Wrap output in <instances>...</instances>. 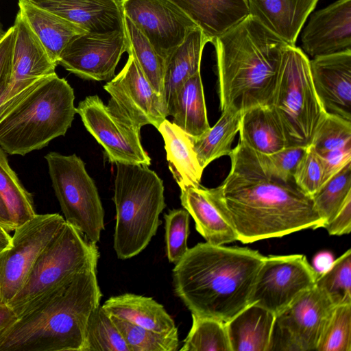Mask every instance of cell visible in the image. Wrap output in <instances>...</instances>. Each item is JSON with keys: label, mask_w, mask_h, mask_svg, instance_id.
<instances>
[{"label": "cell", "mask_w": 351, "mask_h": 351, "mask_svg": "<svg viewBox=\"0 0 351 351\" xmlns=\"http://www.w3.org/2000/svg\"><path fill=\"white\" fill-rule=\"evenodd\" d=\"M199 27L209 42L250 15L247 0H169Z\"/></svg>", "instance_id": "22"}, {"label": "cell", "mask_w": 351, "mask_h": 351, "mask_svg": "<svg viewBox=\"0 0 351 351\" xmlns=\"http://www.w3.org/2000/svg\"><path fill=\"white\" fill-rule=\"evenodd\" d=\"M348 144H351V121L326 112L309 146L317 154H322Z\"/></svg>", "instance_id": "40"}, {"label": "cell", "mask_w": 351, "mask_h": 351, "mask_svg": "<svg viewBox=\"0 0 351 351\" xmlns=\"http://www.w3.org/2000/svg\"><path fill=\"white\" fill-rule=\"evenodd\" d=\"M315 286L335 306L351 304V250L334 261L331 267L317 276Z\"/></svg>", "instance_id": "37"}, {"label": "cell", "mask_w": 351, "mask_h": 351, "mask_svg": "<svg viewBox=\"0 0 351 351\" xmlns=\"http://www.w3.org/2000/svg\"><path fill=\"white\" fill-rule=\"evenodd\" d=\"M264 257L247 247L197 243L175 265V293L191 314L226 322L250 303Z\"/></svg>", "instance_id": "2"}, {"label": "cell", "mask_w": 351, "mask_h": 351, "mask_svg": "<svg viewBox=\"0 0 351 351\" xmlns=\"http://www.w3.org/2000/svg\"><path fill=\"white\" fill-rule=\"evenodd\" d=\"M270 106L287 147H308L326 112L313 86L310 60L296 46L284 51Z\"/></svg>", "instance_id": "8"}, {"label": "cell", "mask_w": 351, "mask_h": 351, "mask_svg": "<svg viewBox=\"0 0 351 351\" xmlns=\"http://www.w3.org/2000/svg\"><path fill=\"white\" fill-rule=\"evenodd\" d=\"M180 200L207 243L225 245L237 241V234L209 198L206 188L199 185L181 189Z\"/></svg>", "instance_id": "28"}, {"label": "cell", "mask_w": 351, "mask_h": 351, "mask_svg": "<svg viewBox=\"0 0 351 351\" xmlns=\"http://www.w3.org/2000/svg\"><path fill=\"white\" fill-rule=\"evenodd\" d=\"M192 315V326L181 351H231L224 322Z\"/></svg>", "instance_id": "34"}, {"label": "cell", "mask_w": 351, "mask_h": 351, "mask_svg": "<svg viewBox=\"0 0 351 351\" xmlns=\"http://www.w3.org/2000/svg\"><path fill=\"white\" fill-rule=\"evenodd\" d=\"M64 218L36 215L14 229L11 245L0 252V304H8L26 281L38 256L58 232Z\"/></svg>", "instance_id": "10"}, {"label": "cell", "mask_w": 351, "mask_h": 351, "mask_svg": "<svg viewBox=\"0 0 351 351\" xmlns=\"http://www.w3.org/2000/svg\"><path fill=\"white\" fill-rule=\"evenodd\" d=\"M130 351L110 315L101 307L93 314L87 330L85 351Z\"/></svg>", "instance_id": "38"}, {"label": "cell", "mask_w": 351, "mask_h": 351, "mask_svg": "<svg viewBox=\"0 0 351 351\" xmlns=\"http://www.w3.org/2000/svg\"><path fill=\"white\" fill-rule=\"evenodd\" d=\"M97 243L65 222L38 256L25 282L8 303L17 317L72 279L77 274L97 268Z\"/></svg>", "instance_id": "7"}, {"label": "cell", "mask_w": 351, "mask_h": 351, "mask_svg": "<svg viewBox=\"0 0 351 351\" xmlns=\"http://www.w3.org/2000/svg\"><path fill=\"white\" fill-rule=\"evenodd\" d=\"M127 48L125 29L85 32L66 45L58 64L82 79L106 81L114 77L116 67Z\"/></svg>", "instance_id": "15"}, {"label": "cell", "mask_w": 351, "mask_h": 351, "mask_svg": "<svg viewBox=\"0 0 351 351\" xmlns=\"http://www.w3.org/2000/svg\"><path fill=\"white\" fill-rule=\"evenodd\" d=\"M208 42L202 31L196 27L165 60L163 99L167 117L184 82L200 71L203 49Z\"/></svg>", "instance_id": "24"}, {"label": "cell", "mask_w": 351, "mask_h": 351, "mask_svg": "<svg viewBox=\"0 0 351 351\" xmlns=\"http://www.w3.org/2000/svg\"><path fill=\"white\" fill-rule=\"evenodd\" d=\"M350 196L351 162L328 180L312 196L314 206L324 221V226L337 215Z\"/></svg>", "instance_id": "35"}, {"label": "cell", "mask_w": 351, "mask_h": 351, "mask_svg": "<svg viewBox=\"0 0 351 351\" xmlns=\"http://www.w3.org/2000/svg\"><path fill=\"white\" fill-rule=\"evenodd\" d=\"M123 12L166 60L197 27L169 0H121Z\"/></svg>", "instance_id": "16"}, {"label": "cell", "mask_w": 351, "mask_h": 351, "mask_svg": "<svg viewBox=\"0 0 351 351\" xmlns=\"http://www.w3.org/2000/svg\"><path fill=\"white\" fill-rule=\"evenodd\" d=\"M158 130L165 142L169 169L180 189L199 186L204 169L198 162L191 136L167 119Z\"/></svg>", "instance_id": "27"}, {"label": "cell", "mask_w": 351, "mask_h": 351, "mask_svg": "<svg viewBox=\"0 0 351 351\" xmlns=\"http://www.w3.org/2000/svg\"><path fill=\"white\" fill-rule=\"evenodd\" d=\"M169 116L175 125L192 137L210 128L200 71L189 77L180 89Z\"/></svg>", "instance_id": "30"}, {"label": "cell", "mask_w": 351, "mask_h": 351, "mask_svg": "<svg viewBox=\"0 0 351 351\" xmlns=\"http://www.w3.org/2000/svg\"><path fill=\"white\" fill-rule=\"evenodd\" d=\"M110 317L130 351H176L178 349V333H160Z\"/></svg>", "instance_id": "36"}, {"label": "cell", "mask_w": 351, "mask_h": 351, "mask_svg": "<svg viewBox=\"0 0 351 351\" xmlns=\"http://www.w3.org/2000/svg\"><path fill=\"white\" fill-rule=\"evenodd\" d=\"M15 38L14 25L5 32L0 41V97L10 85L12 70V55Z\"/></svg>", "instance_id": "44"}, {"label": "cell", "mask_w": 351, "mask_h": 351, "mask_svg": "<svg viewBox=\"0 0 351 351\" xmlns=\"http://www.w3.org/2000/svg\"><path fill=\"white\" fill-rule=\"evenodd\" d=\"M229 156L228 175L206 192L234 230L237 241L250 243L323 228L312 197L293 180H283L270 173L258 153L239 141Z\"/></svg>", "instance_id": "1"}, {"label": "cell", "mask_w": 351, "mask_h": 351, "mask_svg": "<svg viewBox=\"0 0 351 351\" xmlns=\"http://www.w3.org/2000/svg\"><path fill=\"white\" fill-rule=\"evenodd\" d=\"M76 113L104 147L109 162L151 165L141 142L140 130L122 119L97 95L88 96L80 101Z\"/></svg>", "instance_id": "12"}, {"label": "cell", "mask_w": 351, "mask_h": 351, "mask_svg": "<svg viewBox=\"0 0 351 351\" xmlns=\"http://www.w3.org/2000/svg\"><path fill=\"white\" fill-rule=\"evenodd\" d=\"M0 194L3 199L15 229L36 214L32 195L20 182L10 167L5 152L0 147Z\"/></svg>", "instance_id": "33"}, {"label": "cell", "mask_w": 351, "mask_h": 351, "mask_svg": "<svg viewBox=\"0 0 351 351\" xmlns=\"http://www.w3.org/2000/svg\"><path fill=\"white\" fill-rule=\"evenodd\" d=\"M213 44L221 112H242L255 106H270L282 55L289 45L251 15Z\"/></svg>", "instance_id": "4"}, {"label": "cell", "mask_w": 351, "mask_h": 351, "mask_svg": "<svg viewBox=\"0 0 351 351\" xmlns=\"http://www.w3.org/2000/svg\"><path fill=\"white\" fill-rule=\"evenodd\" d=\"M302 45L313 58L351 51V0L315 12L302 32Z\"/></svg>", "instance_id": "18"}, {"label": "cell", "mask_w": 351, "mask_h": 351, "mask_svg": "<svg viewBox=\"0 0 351 351\" xmlns=\"http://www.w3.org/2000/svg\"><path fill=\"white\" fill-rule=\"evenodd\" d=\"M0 226L7 232L14 230L8 207L0 194Z\"/></svg>", "instance_id": "49"}, {"label": "cell", "mask_w": 351, "mask_h": 351, "mask_svg": "<svg viewBox=\"0 0 351 351\" xmlns=\"http://www.w3.org/2000/svg\"><path fill=\"white\" fill-rule=\"evenodd\" d=\"M15 38L10 85L0 97V104L19 93L40 78L56 73L52 62L41 43L22 16L16 14Z\"/></svg>", "instance_id": "19"}, {"label": "cell", "mask_w": 351, "mask_h": 351, "mask_svg": "<svg viewBox=\"0 0 351 351\" xmlns=\"http://www.w3.org/2000/svg\"><path fill=\"white\" fill-rule=\"evenodd\" d=\"M12 243V237L0 226V252L8 248Z\"/></svg>", "instance_id": "50"}, {"label": "cell", "mask_w": 351, "mask_h": 351, "mask_svg": "<svg viewBox=\"0 0 351 351\" xmlns=\"http://www.w3.org/2000/svg\"><path fill=\"white\" fill-rule=\"evenodd\" d=\"M293 178L296 185L311 197L322 186L323 165L319 155L310 146L299 161Z\"/></svg>", "instance_id": "42"}, {"label": "cell", "mask_w": 351, "mask_h": 351, "mask_svg": "<svg viewBox=\"0 0 351 351\" xmlns=\"http://www.w3.org/2000/svg\"><path fill=\"white\" fill-rule=\"evenodd\" d=\"M317 277L303 254L265 256L250 304H257L276 315L313 287Z\"/></svg>", "instance_id": "13"}, {"label": "cell", "mask_w": 351, "mask_h": 351, "mask_svg": "<svg viewBox=\"0 0 351 351\" xmlns=\"http://www.w3.org/2000/svg\"><path fill=\"white\" fill-rule=\"evenodd\" d=\"M45 158L66 222L97 243L104 230V210L84 162L75 154L65 156L51 152Z\"/></svg>", "instance_id": "9"}, {"label": "cell", "mask_w": 351, "mask_h": 351, "mask_svg": "<svg viewBox=\"0 0 351 351\" xmlns=\"http://www.w3.org/2000/svg\"><path fill=\"white\" fill-rule=\"evenodd\" d=\"M18 5L22 16L56 65L62 51L72 38L87 32L78 25L27 0H19Z\"/></svg>", "instance_id": "26"}, {"label": "cell", "mask_w": 351, "mask_h": 351, "mask_svg": "<svg viewBox=\"0 0 351 351\" xmlns=\"http://www.w3.org/2000/svg\"><path fill=\"white\" fill-rule=\"evenodd\" d=\"M316 351H351V304L335 306Z\"/></svg>", "instance_id": "39"}, {"label": "cell", "mask_w": 351, "mask_h": 351, "mask_svg": "<svg viewBox=\"0 0 351 351\" xmlns=\"http://www.w3.org/2000/svg\"><path fill=\"white\" fill-rule=\"evenodd\" d=\"M101 307L110 315L160 333H178L172 317L152 298L134 293L110 297Z\"/></svg>", "instance_id": "25"}, {"label": "cell", "mask_w": 351, "mask_h": 351, "mask_svg": "<svg viewBox=\"0 0 351 351\" xmlns=\"http://www.w3.org/2000/svg\"><path fill=\"white\" fill-rule=\"evenodd\" d=\"M310 71L324 110L351 121V51L313 58Z\"/></svg>", "instance_id": "17"}, {"label": "cell", "mask_w": 351, "mask_h": 351, "mask_svg": "<svg viewBox=\"0 0 351 351\" xmlns=\"http://www.w3.org/2000/svg\"><path fill=\"white\" fill-rule=\"evenodd\" d=\"M334 261V256L331 252L322 251L314 256L311 265L318 276L326 272L331 267Z\"/></svg>", "instance_id": "47"}, {"label": "cell", "mask_w": 351, "mask_h": 351, "mask_svg": "<svg viewBox=\"0 0 351 351\" xmlns=\"http://www.w3.org/2000/svg\"><path fill=\"white\" fill-rule=\"evenodd\" d=\"M128 54L132 55L153 88L163 98L165 60L139 29L124 16ZM164 100V99H163Z\"/></svg>", "instance_id": "32"}, {"label": "cell", "mask_w": 351, "mask_h": 351, "mask_svg": "<svg viewBox=\"0 0 351 351\" xmlns=\"http://www.w3.org/2000/svg\"><path fill=\"white\" fill-rule=\"evenodd\" d=\"M330 235H343L351 230V196L349 197L337 215L324 227Z\"/></svg>", "instance_id": "46"}, {"label": "cell", "mask_w": 351, "mask_h": 351, "mask_svg": "<svg viewBox=\"0 0 351 351\" xmlns=\"http://www.w3.org/2000/svg\"><path fill=\"white\" fill-rule=\"evenodd\" d=\"M190 215L183 208L173 209L164 215L166 253L169 261L178 263L187 252Z\"/></svg>", "instance_id": "41"}, {"label": "cell", "mask_w": 351, "mask_h": 351, "mask_svg": "<svg viewBox=\"0 0 351 351\" xmlns=\"http://www.w3.org/2000/svg\"><path fill=\"white\" fill-rule=\"evenodd\" d=\"M68 82L55 73L0 104V147L24 156L64 136L76 113Z\"/></svg>", "instance_id": "5"}, {"label": "cell", "mask_w": 351, "mask_h": 351, "mask_svg": "<svg viewBox=\"0 0 351 351\" xmlns=\"http://www.w3.org/2000/svg\"><path fill=\"white\" fill-rule=\"evenodd\" d=\"M101 296L97 268L77 274L19 316L0 335V351H85Z\"/></svg>", "instance_id": "3"}, {"label": "cell", "mask_w": 351, "mask_h": 351, "mask_svg": "<svg viewBox=\"0 0 351 351\" xmlns=\"http://www.w3.org/2000/svg\"><path fill=\"white\" fill-rule=\"evenodd\" d=\"M250 15L290 46L318 0H247Z\"/></svg>", "instance_id": "21"}, {"label": "cell", "mask_w": 351, "mask_h": 351, "mask_svg": "<svg viewBox=\"0 0 351 351\" xmlns=\"http://www.w3.org/2000/svg\"><path fill=\"white\" fill-rule=\"evenodd\" d=\"M87 32L124 30L121 0H27Z\"/></svg>", "instance_id": "20"}, {"label": "cell", "mask_w": 351, "mask_h": 351, "mask_svg": "<svg viewBox=\"0 0 351 351\" xmlns=\"http://www.w3.org/2000/svg\"><path fill=\"white\" fill-rule=\"evenodd\" d=\"M276 314L249 304L225 322L231 351H270Z\"/></svg>", "instance_id": "23"}, {"label": "cell", "mask_w": 351, "mask_h": 351, "mask_svg": "<svg viewBox=\"0 0 351 351\" xmlns=\"http://www.w3.org/2000/svg\"><path fill=\"white\" fill-rule=\"evenodd\" d=\"M241 116V112L223 110L214 126L210 127L199 136H190L198 162L203 169L213 160L230 155L232 142L239 132Z\"/></svg>", "instance_id": "31"}, {"label": "cell", "mask_w": 351, "mask_h": 351, "mask_svg": "<svg viewBox=\"0 0 351 351\" xmlns=\"http://www.w3.org/2000/svg\"><path fill=\"white\" fill-rule=\"evenodd\" d=\"M104 88L110 95L108 106L138 130L145 125L158 129L167 117L163 98L130 54L121 71Z\"/></svg>", "instance_id": "14"}, {"label": "cell", "mask_w": 351, "mask_h": 351, "mask_svg": "<svg viewBox=\"0 0 351 351\" xmlns=\"http://www.w3.org/2000/svg\"><path fill=\"white\" fill-rule=\"evenodd\" d=\"M17 318L16 313L8 305L0 304V335Z\"/></svg>", "instance_id": "48"}, {"label": "cell", "mask_w": 351, "mask_h": 351, "mask_svg": "<svg viewBox=\"0 0 351 351\" xmlns=\"http://www.w3.org/2000/svg\"><path fill=\"white\" fill-rule=\"evenodd\" d=\"M239 132V141L261 154L269 155L287 147L271 106H258L242 112Z\"/></svg>", "instance_id": "29"}, {"label": "cell", "mask_w": 351, "mask_h": 351, "mask_svg": "<svg viewBox=\"0 0 351 351\" xmlns=\"http://www.w3.org/2000/svg\"><path fill=\"white\" fill-rule=\"evenodd\" d=\"M113 247L119 259L130 258L148 245L166 206L162 180L148 166L116 164Z\"/></svg>", "instance_id": "6"}, {"label": "cell", "mask_w": 351, "mask_h": 351, "mask_svg": "<svg viewBox=\"0 0 351 351\" xmlns=\"http://www.w3.org/2000/svg\"><path fill=\"white\" fill-rule=\"evenodd\" d=\"M315 285L276 315L270 351L316 350L335 308Z\"/></svg>", "instance_id": "11"}, {"label": "cell", "mask_w": 351, "mask_h": 351, "mask_svg": "<svg viewBox=\"0 0 351 351\" xmlns=\"http://www.w3.org/2000/svg\"><path fill=\"white\" fill-rule=\"evenodd\" d=\"M306 148L286 147L269 155L259 153L258 154L265 167L270 173L283 180L288 181L293 180L294 171Z\"/></svg>", "instance_id": "43"}, {"label": "cell", "mask_w": 351, "mask_h": 351, "mask_svg": "<svg viewBox=\"0 0 351 351\" xmlns=\"http://www.w3.org/2000/svg\"><path fill=\"white\" fill-rule=\"evenodd\" d=\"M318 155L324 168V185L346 165L351 162V144Z\"/></svg>", "instance_id": "45"}]
</instances>
